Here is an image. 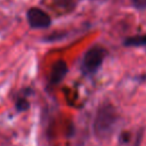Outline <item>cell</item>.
I'll return each instance as SVG.
<instances>
[{"label":"cell","mask_w":146,"mask_h":146,"mask_svg":"<svg viewBox=\"0 0 146 146\" xmlns=\"http://www.w3.org/2000/svg\"><path fill=\"white\" fill-rule=\"evenodd\" d=\"M117 122L119 113L116 107L110 102L102 103L98 106L94 119L92 129L95 136L102 140L108 139L113 135Z\"/></svg>","instance_id":"cell-1"},{"label":"cell","mask_w":146,"mask_h":146,"mask_svg":"<svg viewBox=\"0 0 146 146\" xmlns=\"http://www.w3.org/2000/svg\"><path fill=\"white\" fill-rule=\"evenodd\" d=\"M108 55V50L100 44H94L89 47L82 55L80 62V71L83 76L92 78L98 73L102 68L106 57Z\"/></svg>","instance_id":"cell-2"},{"label":"cell","mask_w":146,"mask_h":146,"mask_svg":"<svg viewBox=\"0 0 146 146\" xmlns=\"http://www.w3.org/2000/svg\"><path fill=\"white\" fill-rule=\"evenodd\" d=\"M26 19L31 29H47L52 23L49 14L38 7H32L27 10Z\"/></svg>","instance_id":"cell-3"},{"label":"cell","mask_w":146,"mask_h":146,"mask_svg":"<svg viewBox=\"0 0 146 146\" xmlns=\"http://www.w3.org/2000/svg\"><path fill=\"white\" fill-rule=\"evenodd\" d=\"M68 73V66L67 63L63 59H58L56 60L50 70V74H49V84L50 86H57L59 84L64 78L67 75Z\"/></svg>","instance_id":"cell-4"},{"label":"cell","mask_w":146,"mask_h":146,"mask_svg":"<svg viewBox=\"0 0 146 146\" xmlns=\"http://www.w3.org/2000/svg\"><path fill=\"white\" fill-rule=\"evenodd\" d=\"M122 46L125 48H141L146 47V33L145 34H137L130 35L123 39Z\"/></svg>","instance_id":"cell-5"},{"label":"cell","mask_w":146,"mask_h":146,"mask_svg":"<svg viewBox=\"0 0 146 146\" xmlns=\"http://www.w3.org/2000/svg\"><path fill=\"white\" fill-rule=\"evenodd\" d=\"M76 1L78 0H54V2L56 3V6L58 8L66 10V11L74 10V8L76 6Z\"/></svg>","instance_id":"cell-6"},{"label":"cell","mask_w":146,"mask_h":146,"mask_svg":"<svg viewBox=\"0 0 146 146\" xmlns=\"http://www.w3.org/2000/svg\"><path fill=\"white\" fill-rule=\"evenodd\" d=\"M15 107L17 110V112H24V111H27L30 108V103L29 100L26 99V96L25 94L23 96H19L16 102H15Z\"/></svg>","instance_id":"cell-7"},{"label":"cell","mask_w":146,"mask_h":146,"mask_svg":"<svg viewBox=\"0 0 146 146\" xmlns=\"http://www.w3.org/2000/svg\"><path fill=\"white\" fill-rule=\"evenodd\" d=\"M130 5L138 11L146 10V0H130Z\"/></svg>","instance_id":"cell-8"},{"label":"cell","mask_w":146,"mask_h":146,"mask_svg":"<svg viewBox=\"0 0 146 146\" xmlns=\"http://www.w3.org/2000/svg\"><path fill=\"white\" fill-rule=\"evenodd\" d=\"M119 140H120V143H121V144H128V143H129V140H130V133H129V132H127V131L121 132Z\"/></svg>","instance_id":"cell-9"},{"label":"cell","mask_w":146,"mask_h":146,"mask_svg":"<svg viewBox=\"0 0 146 146\" xmlns=\"http://www.w3.org/2000/svg\"><path fill=\"white\" fill-rule=\"evenodd\" d=\"M143 129H140L138 132H137V136H136V140H135V145L133 146H140V141H141V138H143Z\"/></svg>","instance_id":"cell-10"},{"label":"cell","mask_w":146,"mask_h":146,"mask_svg":"<svg viewBox=\"0 0 146 146\" xmlns=\"http://www.w3.org/2000/svg\"><path fill=\"white\" fill-rule=\"evenodd\" d=\"M135 79H136V80H138V81H141V82H144V81H146V73H145V74H143V75L136 76Z\"/></svg>","instance_id":"cell-11"}]
</instances>
